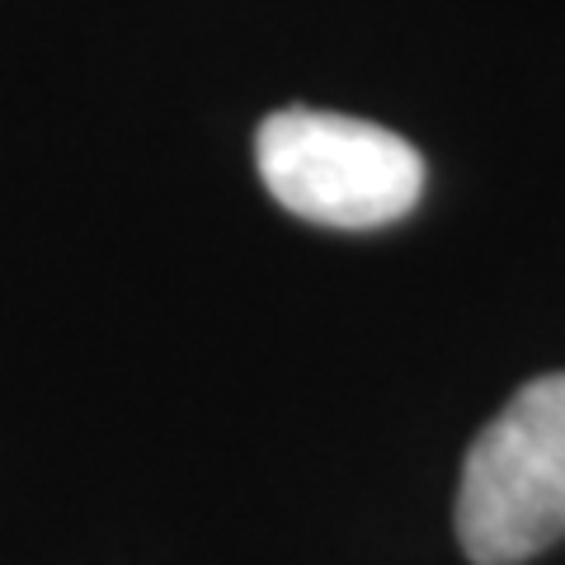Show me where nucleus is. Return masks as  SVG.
<instances>
[{
	"label": "nucleus",
	"mask_w": 565,
	"mask_h": 565,
	"mask_svg": "<svg viewBox=\"0 0 565 565\" xmlns=\"http://www.w3.org/2000/svg\"><path fill=\"white\" fill-rule=\"evenodd\" d=\"M264 189L292 217L340 232L401 222L424 193V156L401 132L326 109H278L255 132Z\"/></svg>",
	"instance_id": "nucleus-2"
},
{
	"label": "nucleus",
	"mask_w": 565,
	"mask_h": 565,
	"mask_svg": "<svg viewBox=\"0 0 565 565\" xmlns=\"http://www.w3.org/2000/svg\"><path fill=\"white\" fill-rule=\"evenodd\" d=\"M565 537V373L519 386L462 462L457 542L476 565H519Z\"/></svg>",
	"instance_id": "nucleus-1"
}]
</instances>
